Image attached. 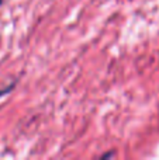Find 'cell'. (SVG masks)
I'll list each match as a JSON object with an SVG mask.
<instances>
[{
    "label": "cell",
    "instance_id": "cell-2",
    "mask_svg": "<svg viewBox=\"0 0 159 160\" xmlns=\"http://www.w3.org/2000/svg\"><path fill=\"white\" fill-rule=\"evenodd\" d=\"M110 156H113V153H106V155H103L101 158H110Z\"/></svg>",
    "mask_w": 159,
    "mask_h": 160
},
{
    "label": "cell",
    "instance_id": "cell-3",
    "mask_svg": "<svg viewBox=\"0 0 159 160\" xmlns=\"http://www.w3.org/2000/svg\"><path fill=\"white\" fill-rule=\"evenodd\" d=\"M2 3H3V0H0V4H2Z\"/></svg>",
    "mask_w": 159,
    "mask_h": 160
},
{
    "label": "cell",
    "instance_id": "cell-1",
    "mask_svg": "<svg viewBox=\"0 0 159 160\" xmlns=\"http://www.w3.org/2000/svg\"><path fill=\"white\" fill-rule=\"evenodd\" d=\"M11 88H13V84H11V86H8V87H6V88H3V90H0V97H2V96H4V94H7L8 91L11 90Z\"/></svg>",
    "mask_w": 159,
    "mask_h": 160
}]
</instances>
